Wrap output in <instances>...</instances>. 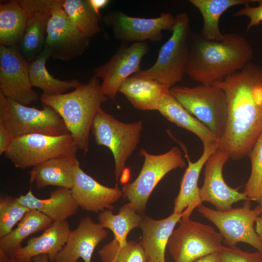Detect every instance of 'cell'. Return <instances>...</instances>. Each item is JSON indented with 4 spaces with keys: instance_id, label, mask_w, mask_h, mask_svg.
<instances>
[{
    "instance_id": "17",
    "label": "cell",
    "mask_w": 262,
    "mask_h": 262,
    "mask_svg": "<svg viewBox=\"0 0 262 262\" xmlns=\"http://www.w3.org/2000/svg\"><path fill=\"white\" fill-rule=\"evenodd\" d=\"M64 0H22L28 12V20L18 48L30 63L45 47L48 23L53 10Z\"/></svg>"
},
{
    "instance_id": "8",
    "label": "cell",
    "mask_w": 262,
    "mask_h": 262,
    "mask_svg": "<svg viewBox=\"0 0 262 262\" xmlns=\"http://www.w3.org/2000/svg\"><path fill=\"white\" fill-rule=\"evenodd\" d=\"M142 129L141 120L123 122L101 108L94 118L91 130L96 143L107 147L112 152L116 181L123 174L128 159L139 143Z\"/></svg>"
},
{
    "instance_id": "1",
    "label": "cell",
    "mask_w": 262,
    "mask_h": 262,
    "mask_svg": "<svg viewBox=\"0 0 262 262\" xmlns=\"http://www.w3.org/2000/svg\"><path fill=\"white\" fill-rule=\"evenodd\" d=\"M212 84L225 92L228 107L218 148L231 159L240 160L248 156L262 134V66L250 62Z\"/></svg>"
},
{
    "instance_id": "45",
    "label": "cell",
    "mask_w": 262,
    "mask_h": 262,
    "mask_svg": "<svg viewBox=\"0 0 262 262\" xmlns=\"http://www.w3.org/2000/svg\"><path fill=\"white\" fill-rule=\"evenodd\" d=\"M148 262H152L151 261H150V260L148 259Z\"/></svg>"
},
{
    "instance_id": "27",
    "label": "cell",
    "mask_w": 262,
    "mask_h": 262,
    "mask_svg": "<svg viewBox=\"0 0 262 262\" xmlns=\"http://www.w3.org/2000/svg\"><path fill=\"white\" fill-rule=\"evenodd\" d=\"M47 215L34 209L27 212L17 227L0 238V255L12 257L21 248L22 242L29 235L45 230L52 223Z\"/></svg>"
},
{
    "instance_id": "39",
    "label": "cell",
    "mask_w": 262,
    "mask_h": 262,
    "mask_svg": "<svg viewBox=\"0 0 262 262\" xmlns=\"http://www.w3.org/2000/svg\"><path fill=\"white\" fill-rule=\"evenodd\" d=\"M89 2L95 12L99 16L100 10L106 6L110 1L109 0H89Z\"/></svg>"
},
{
    "instance_id": "9",
    "label": "cell",
    "mask_w": 262,
    "mask_h": 262,
    "mask_svg": "<svg viewBox=\"0 0 262 262\" xmlns=\"http://www.w3.org/2000/svg\"><path fill=\"white\" fill-rule=\"evenodd\" d=\"M140 154L144 158L140 172L133 181L124 184L121 191L122 196L140 214L145 212L148 198L160 181L171 171L184 167L186 163L177 147L159 155L150 154L142 148Z\"/></svg>"
},
{
    "instance_id": "41",
    "label": "cell",
    "mask_w": 262,
    "mask_h": 262,
    "mask_svg": "<svg viewBox=\"0 0 262 262\" xmlns=\"http://www.w3.org/2000/svg\"><path fill=\"white\" fill-rule=\"evenodd\" d=\"M255 229L262 243V213L259 215L256 221Z\"/></svg>"
},
{
    "instance_id": "38",
    "label": "cell",
    "mask_w": 262,
    "mask_h": 262,
    "mask_svg": "<svg viewBox=\"0 0 262 262\" xmlns=\"http://www.w3.org/2000/svg\"><path fill=\"white\" fill-rule=\"evenodd\" d=\"M14 137L7 128L0 122V155L4 153L8 148Z\"/></svg>"
},
{
    "instance_id": "34",
    "label": "cell",
    "mask_w": 262,
    "mask_h": 262,
    "mask_svg": "<svg viewBox=\"0 0 262 262\" xmlns=\"http://www.w3.org/2000/svg\"><path fill=\"white\" fill-rule=\"evenodd\" d=\"M251 172L243 193L250 201L258 202L262 196V134L249 152Z\"/></svg>"
},
{
    "instance_id": "30",
    "label": "cell",
    "mask_w": 262,
    "mask_h": 262,
    "mask_svg": "<svg viewBox=\"0 0 262 262\" xmlns=\"http://www.w3.org/2000/svg\"><path fill=\"white\" fill-rule=\"evenodd\" d=\"M49 58V52L44 48L37 57L30 63L29 76L33 87L41 89L43 94L53 96L65 93L71 88H76L82 84L76 79L67 81L54 78L46 66V63Z\"/></svg>"
},
{
    "instance_id": "18",
    "label": "cell",
    "mask_w": 262,
    "mask_h": 262,
    "mask_svg": "<svg viewBox=\"0 0 262 262\" xmlns=\"http://www.w3.org/2000/svg\"><path fill=\"white\" fill-rule=\"evenodd\" d=\"M108 232L100 223L89 216L82 218L77 227L70 231L66 242L55 258L54 262H91L98 244L104 240Z\"/></svg>"
},
{
    "instance_id": "3",
    "label": "cell",
    "mask_w": 262,
    "mask_h": 262,
    "mask_svg": "<svg viewBox=\"0 0 262 262\" xmlns=\"http://www.w3.org/2000/svg\"><path fill=\"white\" fill-rule=\"evenodd\" d=\"M40 99L43 105L51 107L58 113L78 149L86 154L94 118L101 104L108 100L98 78L93 76L70 92L53 96L43 94Z\"/></svg>"
},
{
    "instance_id": "6",
    "label": "cell",
    "mask_w": 262,
    "mask_h": 262,
    "mask_svg": "<svg viewBox=\"0 0 262 262\" xmlns=\"http://www.w3.org/2000/svg\"><path fill=\"white\" fill-rule=\"evenodd\" d=\"M0 122L14 138L30 134L59 136L69 133L61 117L51 107L43 105L39 110L8 99L1 93Z\"/></svg>"
},
{
    "instance_id": "26",
    "label": "cell",
    "mask_w": 262,
    "mask_h": 262,
    "mask_svg": "<svg viewBox=\"0 0 262 262\" xmlns=\"http://www.w3.org/2000/svg\"><path fill=\"white\" fill-rule=\"evenodd\" d=\"M28 16L22 0L0 1V45L18 46L25 31Z\"/></svg>"
},
{
    "instance_id": "4",
    "label": "cell",
    "mask_w": 262,
    "mask_h": 262,
    "mask_svg": "<svg viewBox=\"0 0 262 262\" xmlns=\"http://www.w3.org/2000/svg\"><path fill=\"white\" fill-rule=\"evenodd\" d=\"M176 23L170 38L162 46L155 63L134 74L156 80L169 89L180 82L185 74L189 54L190 19L185 12L175 16Z\"/></svg>"
},
{
    "instance_id": "12",
    "label": "cell",
    "mask_w": 262,
    "mask_h": 262,
    "mask_svg": "<svg viewBox=\"0 0 262 262\" xmlns=\"http://www.w3.org/2000/svg\"><path fill=\"white\" fill-rule=\"evenodd\" d=\"M29 65L30 62L21 54L18 46L0 45V93L28 106L39 97L31 83Z\"/></svg>"
},
{
    "instance_id": "23",
    "label": "cell",
    "mask_w": 262,
    "mask_h": 262,
    "mask_svg": "<svg viewBox=\"0 0 262 262\" xmlns=\"http://www.w3.org/2000/svg\"><path fill=\"white\" fill-rule=\"evenodd\" d=\"M80 162L76 157L50 159L33 167L29 172L30 182L38 189L53 186L72 189L75 172Z\"/></svg>"
},
{
    "instance_id": "22",
    "label": "cell",
    "mask_w": 262,
    "mask_h": 262,
    "mask_svg": "<svg viewBox=\"0 0 262 262\" xmlns=\"http://www.w3.org/2000/svg\"><path fill=\"white\" fill-rule=\"evenodd\" d=\"M70 231L66 220L53 222L41 235L30 239L27 245L16 251L12 257L31 262L36 256L47 255L49 261L54 262L56 256L65 246Z\"/></svg>"
},
{
    "instance_id": "36",
    "label": "cell",
    "mask_w": 262,
    "mask_h": 262,
    "mask_svg": "<svg viewBox=\"0 0 262 262\" xmlns=\"http://www.w3.org/2000/svg\"><path fill=\"white\" fill-rule=\"evenodd\" d=\"M223 262H262V252H249L238 247L223 246L220 251Z\"/></svg>"
},
{
    "instance_id": "44",
    "label": "cell",
    "mask_w": 262,
    "mask_h": 262,
    "mask_svg": "<svg viewBox=\"0 0 262 262\" xmlns=\"http://www.w3.org/2000/svg\"><path fill=\"white\" fill-rule=\"evenodd\" d=\"M258 202H259L258 205L259 206L262 213V196L261 197V198H260Z\"/></svg>"
},
{
    "instance_id": "20",
    "label": "cell",
    "mask_w": 262,
    "mask_h": 262,
    "mask_svg": "<svg viewBox=\"0 0 262 262\" xmlns=\"http://www.w3.org/2000/svg\"><path fill=\"white\" fill-rule=\"evenodd\" d=\"M218 142L203 145V151L200 157L192 162L185 152L188 166L182 178L180 191L174 201L173 212L183 213V216L190 217L193 211L202 202L200 196L198 180L200 173L207 160L218 148Z\"/></svg>"
},
{
    "instance_id": "29",
    "label": "cell",
    "mask_w": 262,
    "mask_h": 262,
    "mask_svg": "<svg viewBox=\"0 0 262 262\" xmlns=\"http://www.w3.org/2000/svg\"><path fill=\"white\" fill-rule=\"evenodd\" d=\"M158 111L168 120L196 135L203 145L219 142L210 129L184 109L170 93L163 99Z\"/></svg>"
},
{
    "instance_id": "40",
    "label": "cell",
    "mask_w": 262,
    "mask_h": 262,
    "mask_svg": "<svg viewBox=\"0 0 262 262\" xmlns=\"http://www.w3.org/2000/svg\"><path fill=\"white\" fill-rule=\"evenodd\" d=\"M195 262H223L219 252H216L205 256Z\"/></svg>"
},
{
    "instance_id": "15",
    "label": "cell",
    "mask_w": 262,
    "mask_h": 262,
    "mask_svg": "<svg viewBox=\"0 0 262 262\" xmlns=\"http://www.w3.org/2000/svg\"><path fill=\"white\" fill-rule=\"evenodd\" d=\"M62 4L52 11L48 23L44 48L48 50L50 57L69 61L79 57L85 52L88 48L90 38L76 29Z\"/></svg>"
},
{
    "instance_id": "33",
    "label": "cell",
    "mask_w": 262,
    "mask_h": 262,
    "mask_svg": "<svg viewBox=\"0 0 262 262\" xmlns=\"http://www.w3.org/2000/svg\"><path fill=\"white\" fill-rule=\"evenodd\" d=\"M101 262H148L147 257L140 243L128 241L122 244L114 239L99 251Z\"/></svg>"
},
{
    "instance_id": "16",
    "label": "cell",
    "mask_w": 262,
    "mask_h": 262,
    "mask_svg": "<svg viewBox=\"0 0 262 262\" xmlns=\"http://www.w3.org/2000/svg\"><path fill=\"white\" fill-rule=\"evenodd\" d=\"M229 159L226 151L217 148L204 165L203 184L200 188L201 200L210 203L219 211L229 210L234 203L248 199L238 188L230 187L224 179L223 167Z\"/></svg>"
},
{
    "instance_id": "42",
    "label": "cell",
    "mask_w": 262,
    "mask_h": 262,
    "mask_svg": "<svg viewBox=\"0 0 262 262\" xmlns=\"http://www.w3.org/2000/svg\"><path fill=\"white\" fill-rule=\"evenodd\" d=\"M0 262H25L20 261L14 257H7L0 255Z\"/></svg>"
},
{
    "instance_id": "25",
    "label": "cell",
    "mask_w": 262,
    "mask_h": 262,
    "mask_svg": "<svg viewBox=\"0 0 262 262\" xmlns=\"http://www.w3.org/2000/svg\"><path fill=\"white\" fill-rule=\"evenodd\" d=\"M119 92L137 109L158 111L169 89L156 80L133 74L123 83Z\"/></svg>"
},
{
    "instance_id": "31",
    "label": "cell",
    "mask_w": 262,
    "mask_h": 262,
    "mask_svg": "<svg viewBox=\"0 0 262 262\" xmlns=\"http://www.w3.org/2000/svg\"><path fill=\"white\" fill-rule=\"evenodd\" d=\"M142 217L129 202L120 208L117 214H114L111 210H106L98 213V219L104 228L112 231L115 239L124 244L128 241L131 231L140 227Z\"/></svg>"
},
{
    "instance_id": "28",
    "label": "cell",
    "mask_w": 262,
    "mask_h": 262,
    "mask_svg": "<svg viewBox=\"0 0 262 262\" xmlns=\"http://www.w3.org/2000/svg\"><path fill=\"white\" fill-rule=\"evenodd\" d=\"M259 0H190L200 12L203 19L201 36L207 40L222 41L225 38L219 27L221 16L229 8L238 5H249Z\"/></svg>"
},
{
    "instance_id": "5",
    "label": "cell",
    "mask_w": 262,
    "mask_h": 262,
    "mask_svg": "<svg viewBox=\"0 0 262 262\" xmlns=\"http://www.w3.org/2000/svg\"><path fill=\"white\" fill-rule=\"evenodd\" d=\"M169 93L219 141L226 129L228 113L226 95L222 89L200 84L193 87L173 86Z\"/></svg>"
},
{
    "instance_id": "10",
    "label": "cell",
    "mask_w": 262,
    "mask_h": 262,
    "mask_svg": "<svg viewBox=\"0 0 262 262\" xmlns=\"http://www.w3.org/2000/svg\"><path fill=\"white\" fill-rule=\"evenodd\" d=\"M223 239L213 227L182 216L167 244L174 262H195L207 255L220 252Z\"/></svg>"
},
{
    "instance_id": "32",
    "label": "cell",
    "mask_w": 262,
    "mask_h": 262,
    "mask_svg": "<svg viewBox=\"0 0 262 262\" xmlns=\"http://www.w3.org/2000/svg\"><path fill=\"white\" fill-rule=\"evenodd\" d=\"M62 7L76 29L90 38L100 33L99 16L91 6L89 0H64Z\"/></svg>"
},
{
    "instance_id": "35",
    "label": "cell",
    "mask_w": 262,
    "mask_h": 262,
    "mask_svg": "<svg viewBox=\"0 0 262 262\" xmlns=\"http://www.w3.org/2000/svg\"><path fill=\"white\" fill-rule=\"evenodd\" d=\"M30 209L21 204L17 197L6 196L0 198V238L14 229Z\"/></svg>"
},
{
    "instance_id": "14",
    "label": "cell",
    "mask_w": 262,
    "mask_h": 262,
    "mask_svg": "<svg viewBox=\"0 0 262 262\" xmlns=\"http://www.w3.org/2000/svg\"><path fill=\"white\" fill-rule=\"evenodd\" d=\"M104 23L112 28L115 37L125 42L159 41L163 31H172L176 18L170 13H162L155 18L132 17L121 11H113L103 17Z\"/></svg>"
},
{
    "instance_id": "24",
    "label": "cell",
    "mask_w": 262,
    "mask_h": 262,
    "mask_svg": "<svg viewBox=\"0 0 262 262\" xmlns=\"http://www.w3.org/2000/svg\"><path fill=\"white\" fill-rule=\"evenodd\" d=\"M17 200L29 209L45 214L52 222L66 220L75 214L79 208L72 196L71 189L64 187L52 191L50 196L46 199L36 197L30 189L26 194L18 197Z\"/></svg>"
},
{
    "instance_id": "13",
    "label": "cell",
    "mask_w": 262,
    "mask_h": 262,
    "mask_svg": "<svg viewBox=\"0 0 262 262\" xmlns=\"http://www.w3.org/2000/svg\"><path fill=\"white\" fill-rule=\"evenodd\" d=\"M148 51L147 42L122 46L108 62L95 68L94 76L102 80L103 94L115 101L117 93L126 80L140 71L142 60Z\"/></svg>"
},
{
    "instance_id": "21",
    "label": "cell",
    "mask_w": 262,
    "mask_h": 262,
    "mask_svg": "<svg viewBox=\"0 0 262 262\" xmlns=\"http://www.w3.org/2000/svg\"><path fill=\"white\" fill-rule=\"evenodd\" d=\"M183 213H173L159 220L147 216L142 217L140 227L142 238L140 242L147 257L152 262H166L165 249L176 224Z\"/></svg>"
},
{
    "instance_id": "2",
    "label": "cell",
    "mask_w": 262,
    "mask_h": 262,
    "mask_svg": "<svg viewBox=\"0 0 262 262\" xmlns=\"http://www.w3.org/2000/svg\"><path fill=\"white\" fill-rule=\"evenodd\" d=\"M222 41L205 39L191 33L185 74L200 84H212L242 69L253 57L248 41L234 33Z\"/></svg>"
},
{
    "instance_id": "43",
    "label": "cell",
    "mask_w": 262,
    "mask_h": 262,
    "mask_svg": "<svg viewBox=\"0 0 262 262\" xmlns=\"http://www.w3.org/2000/svg\"><path fill=\"white\" fill-rule=\"evenodd\" d=\"M33 261L34 262H48L49 259L47 255H41L34 257Z\"/></svg>"
},
{
    "instance_id": "19",
    "label": "cell",
    "mask_w": 262,
    "mask_h": 262,
    "mask_svg": "<svg viewBox=\"0 0 262 262\" xmlns=\"http://www.w3.org/2000/svg\"><path fill=\"white\" fill-rule=\"evenodd\" d=\"M72 196L83 210L99 213L113 209V204L122 196L118 186H104L85 173L79 164L76 168L74 183L71 189Z\"/></svg>"
},
{
    "instance_id": "11",
    "label": "cell",
    "mask_w": 262,
    "mask_h": 262,
    "mask_svg": "<svg viewBox=\"0 0 262 262\" xmlns=\"http://www.w3.org/2000/svg\"><path fill=\"white\" fill-rule=\"evenodd\" d=\"M197 211L217 227L227 246L235 247L238 243L243 242L262 252V243L254 227L262 213L258 205L251 209L250 200L247 199L241 207L219 211L202 204Z\"/></svg>"
},
{
    "instance_id": "7",
    "label": "cell",
    "mask_w": 262,
    "mask_h": 262,
    "mask_svg": "<svg viewBox=\"0 0 262 262\" xmlns=\"http://www.w3.org/2000/svg\"><path fill=\"white\" fill-rule=\"evenodd\" d=\"M78 149L70 133L30 134L14 137L4 155L16 168L23 169L53 158L76 157Z\"/></svg>"
},
{
    "instance_id": "37",
    "label": "cell",
    "mask_w": 262,
    "mask_h": 262,
    "mask_svg": "<svg viewBox=\"0 0 262 262\" xmlns=\"http://www.w3.org/2000/svg\"><path fill=\"white\" fill-rule=\"evenodd\" d=\"M258 2L259 4L257 6L245 5L232 15L235 17L246 16L249 18V22L246 28L247 32L262 22V0H259Z\"/></svg>"
}]
</instances>
